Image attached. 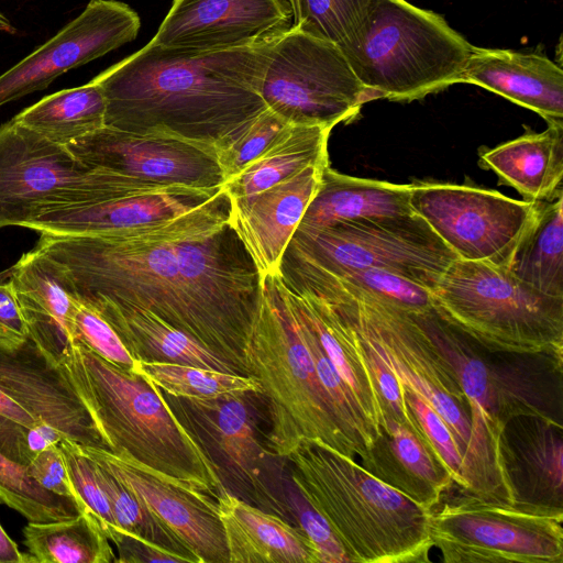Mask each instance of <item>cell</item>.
Returning <instances> with one entry per match:
<instances>
[{
  "label": "cell",
  "instance_id": "d590c367",
  "mask_svg": "<svg viewBox=\"0 0 563 563\" xmlns=\"http://www.w3.org/2000/svg\"><path fill=\"white\" fill-rule=\"evenodd\" d=\"M136 372L166 394L185 400H217L262 394L261 385L255 377L212 368L137 361Z\"/></svg>",
  "mask_w": 563,
  "mask_h": 563
},
{
  "label": "cell",
  "instance_id": "4316f807",
  "mask_svg": "<svg viewBox=\"0 0 563 563\" xmlns=\"http://www.w3.org/2000/svg\"><path fill=\"white\" fill-rule=\"evenodd\" d=\"M229 563H318L305 533L224 492L217 499Z\"/></svg>",
  "mask_w": 563,
  "mask_h": 563
},
{
  "label": "cell",
  "instance_id": "44dd1931",
  "mask_svg": "<svg viewBox=\"0 0 563 563\" xmlns=\"http://www.w3.org/2000/svg\"><path fill=\"white\" fill-rule=\"evenodd\" d=\"M328 163L245 199L231 201L230 223L252 257L261 279L279 273L283 254L312 200Z\"/></svg>",
  "mask_w": 563,
  "mask_h": 563
},
{
  "label": "cell",
  "instance_id": "681fc988",
  "mask_svg": "<svg viewBox=\"0 0 563 563\" xmlns=\"http://www.w3.org/2000/svg\"><path fill=\"white\" fill-rule=\"evenodd\" d=\"M114 545L119 554L115 562L120 563L186 562L181 555L157 544L124 536L119 537Z\"/></svg>",
  "mask_w": 563,
  "mask_h": 563
},
{
  "label": "cell",
  "instance_id": "603a6c76",
  "mask_svg": "<svg viewBox=\"0 0 563 563\" xmlns=\"http://www.w3.org/2000/svg\"><path fill=\"white\" fill-rule=\"evenodd\" d=\"M29 336L60 364L71 346V319L78 302L63 268L33 249L9 271Z\"/></svg>",
  "mask_w": 563,
  "mask_h": 563
},
{
  "label": "cell",
  "instance_id": "ee69618b",
  "mask_svg": "<svg viewBox=\"0 0 563 563\" xmlns=\"http://www.w3.org/2000/svg\"><path fill=\"white\" fill-rule=\"evenodd\" d=\"M73 343L85 346L121 369L136 372L137 361L126 350L114 329L96 309L80 300L71 319Z\"/></svg>",
  "mask_w": 563,
  "mask_h": 563
},
{
  "label": "cell",
  "instance_id": "836d02e7",
  "mask_svg": "<svg viewBox=\"0 0 563 563\" xmlns=\"http://www.w3.org/2000/svg\"><path fill=\"white\" fill-rule=\"evenodd\" d=\"M247 395L217 400H183L208 426L220 453L233 473L256 487L260 486L258 471L263 450L257 441L255 422L245 399Z\"/></svg>",
  "mask_w": 563,
  "mask_h": 563
},
{
  "label": "cell",
  "instance_id": "60d3db41",
  "mask_svg": "<svg viewBox=\"0 0 563 563\" xmlns=\"http://www.w3.org/2000/svg\"><path fill=\"white\" fill-rule=\"evenodd\" d=\"M65 460L68 476L78 503L98 522L107 538L113 543L119 528L112 515L109 499L96 473L93 461L87 456L79 443L64 438L58 443Z\"/></svg>",
  "mask_w": 563,
  "mask_h": 563
},
{
  "label": "cell",
  "instance_id": "6da1fadb",
  "mask_svg": "<svg viewBox=\"0 0 563 563\" xmlns=\"http://www.w3.org/2000/svg\"><path fill=\"white\" fill-rule=\"evenodd\" d=\"M230 214L222 188L168 220L109 235L41 233L35 249L63 268L80 300L146 309L250 376L243 350L262 279Z\"/></svg>",
  "mask_w": 563,
  "mask_h": 563
},
{
  "label": "cell",
  "instance_id": "7bdbcfd3",
  "mask_svg": "<svg viewBox=\"0 0 563 563\" xmlns=\"http://www.w3.org/2000/svg\"><path fill=\"white\" fill-rule=\"evenodd\" d=\"M406 404L415 419L419 435L446 468L459 492L465 486L462 450L442 417L418 394L402 387Z\"/></svg>",
  "mask_w": 563,
  "mask_h": 563
},
{
  "label": "cell",
  "instance_id": "7a4b0ae2",
  "mask_svg": "<svg viewBox=\"0 0 563 563\" xmlns=\"http://www.w3.org/2000/svg\"><path fill=\"white\" fill-rule=\"evenodd\" d=\"M273 42L219 51L148 42L91 79L106 126L214 148L266 109L260 89Z\"/></svg>",
  "mask_w": 563,
  "mask_h": 563
},
{
  "label": "cell",
  "instance_id": "7c38bea8",
  "mask_svg": "<svg viewBox=\"0 0 563 563\" xmlns=\"http://www.w3.org/2000/svg\"><path fill=\"white\" fill-rule=\"evenodd\" d=\"M260 92L287 123L330 129L374 100L335 44L297 26L272 43Z\"/></svg>",
  "mask_w": 563,
  "mask_h": 563
},
{
  "label": "cell",
  "instance_id": "b9f144b4",
  "mask_svg": "<svg viewBox=\"0 0 563 563\" xmlns=\"http://www.w3.org/2000/svg\"><path fill=\"white\" fill-rule=\"evenodd\" d=\"M321 268L334 277L407 311L424 313L433 310L431 294L428 289L387 271L376 268Z\"/></svg>",
  "mask_w": 563,
  "mask_h": 563
},
{
  "label": "cell",
  "instance_id": "8fae6325",
  "mask_svg": "<svg viewBox=\"0 0 563 563\" xmlns=\"http://www.w3.org/2000/svg\"><path fill=\"white\" fill-rule=\"evenodd\" d=\"M563 509L485 500L460 493L430 514L445 563H562Z\"/></svg>",
  "mask_w": 563,
  "mask_h": 563
},
{
  "label": "cell",
  "instance_id": "4fadbf2b",
  "mask_svg": "<svg viewBox=\"0 0 563 563\" xmlns=\"http://www.w3.org/2000/svg\"><path fill=\"white\" fill-rule=\"evenodd\" d=\"M323 268H376L430 292L456 260L416 213L366 218L321 228L298 225L286 247Z\"/></svg>",
  "mask_w": 563,
  "mask_h": 563
},
{
  "label": "cell",
  "instance_id": "f35d334b",
  "mask_svg": "<svg viewBox=\"0 0 563 563\" xmlns=\"http://www.w3.org/2000/svg\"><path fill=\"white\" fill-rule=\"evenodd\" d=\"M93 463L97 476L109 499L112 515L119 528L115 541L119 537L124 536L152 542L181 555L187 563H197L195 556L155 519L128 487L104 466L96 461Z\"/></svg>",
  "mask_w": 563,
  "mask_h": 563
},
{
  "label": "cell",
  "instance_id": "ba28073f",
  "mask_svg": "<svg viewBox=\"0 0 563 563\" xmlns=\"http://www.w3.org/2000/svg\"><path fill=\"white\" fill-rule=\"evenodd\" d=\"M430 294L442 321L487 350L563 355V297L505 267L456 258Z\"/></svg>",
  "mask_w": 563,
  "mask_h": 563
},
{
  "label": "cell",
  "instance_id": "f6af8a7d",
  "mask_svg": "<svg viewBox=\"0 0 563 563\" xmlns=\"http://www.w3.org/2000/svg\"><path fill=\"white\" fill-rule=\"evenodd\" d=\"M26 410L0 389V452L10 460L26 466L29 429L36 424Z\"/></svg>",
  "mask_w": 563,
  "mask_h": 563
},
{
  "label": "cell",
  "instance_id": "4dcf8cb0",
  "mask_svg": "<svg viewBox=\"0 0 563 563\" xmlns=\"http://www.w3.org/2000/svg\"><path fill=\"white\" fill-rule=\"evenodd\" d=\"M323 125L289 124L239 175L223 184L231 201L254 196L309 165L328 163V139Z\"/></svg>",
  "mask_w": 563,
  "mask_h": 563
},
{
  "label": "cell",
  "instance_id": "8992f818",
  "mask_svg": "<svg viewBox=\"0 0 563 563\" xmlns=\"http://www.w3.org/2000/svg\"><path fill=\"white\" fill-rule=\"evenodd\" d=\"M243 353L267 400L275 455L287 457L301 440H312L358 456L319 383L279 273L262 280Z\"/></svg>",
  "mask_w": 563,
  "mask_h": 563
},
{
  "label": "cell",
  "instance_id": "9a60e30c",
  "mask_svg": "<svg viewBox=\"0 0 563 563\" xmlns=\"http://www.w3.org/2000/svg\"><path fill=\"white\" fill-rule=\"evenodd\" d=\"M80 450L111 472L197 560L229 563L214 498L162 474L124 452L79 444Z\"/></svg>",
  "mask_w": 563,
  "mask_h": 563
},
{
  "label": "cell",
  "instance_id": "bcb514c9",
  "mask_svg": "<svg viewBox=\"0 0 563 563\" xmlns=\"http://www.w3.org/2000/svg\"><path fill=\"white\" fill-rule=\"evenodd\" d=\"M299 529L310 541L316 552L318 563H349L350 560L325 520L301 497L299 505L295 504Z\"/></svg>",
  "mask_w": 563,
  "mask_h": 563
},
{
  "label": "cell",
  "instance_id": "7402d4cb",
  "mask_svg": "<svg viewBox=\"0 0 563 563\" xmlns=\"http://www.w3.org/2000/svg\"><path fill=\"white\" fill-rule=\"evenodd\" d=\"M563 427L540 416L509 419L499 454L515 503L563 509Z\"/></svg>",
  "mask_w": 563,
  "mask_h": 563
},
{
  "label": "cell",
  "instance_id": "52a82bcc",
  "mask_svg": "<svg viewBox=\"0 0 563 563\" xmlns=\"http://www.w3.org/2000/svg\"><path fill=\"white\" fill-rule=\"evenodd\" d=\"M416 316L467 400L474 440L484 457L497 455L501 429L514 417L540 416L562 423L563 355L490 351L433 310Z\"/></svg>",
  "mask_w": 563,
  "mask_h": 563
},
{
  "label": "cell",
  "instance_id": "30bf717a",
  "mask_svg": "<svg viewBox=\"0 0 563 563\" xmlns=\"http://www.w3.org/2000/svg\"><path fill=\"white\" fill-rule=\"evenodd\" d=\"M153 184L86 165L13 118L0 126V230Z\"/></svg>",
  "mask_w": 563,
  "mask_h": 563
},
{
  "label": "cell",
  "instance_id": "74e56055",
  "mask_svg": "<svg viewBox=\"0 0 563 563\" xmlns=\"http://www.w3.org/2000/svg\"><path fill=\"white\" fill-rule=\"evenodd\" d=\"M0 503L31 522L75 518L82 511L71 497L53 494L32 479L23 465L0 452Z\"/></svg>",
  "mask_w": 563,
  "mask_h": 563
},
{
  "label": "cell",
  "instance_id": "e575fe53",
  "mask_svg": "<svg viewBox=\"0 0 563 563\" xmlns=\"http://www.w3.org/2000/svg\"><path fill=\"white\" fill-rule=\"evenodd\" d=\"M24 544L37 563H113L115 556L98 522L88 512L23 529Z\"/></svg>",
  "mask_w": 563,
  "mask_h": 563
},
{
  "label": "cell",
  "instance_id": "d6a6232c",
  "mask_svg": "<svg viewBox=\"0 0 563 563\" xmlns=\"http://www.w3.org/2000/svg\"><path fill=\"white\" fill-rule=\"evenodd\" d=\"M106 98L101 87L88 84L48 95L13 119L53 143H69L106 125Z\"/></svg>",
  "mask_w": 563,
  "mask_h": 563
},
{
  "label": "cell",
  "instance_id": "ab89813d",
  "mask_svg": "<svg viewBox=\"0 0 563 563\" xmlns=\"http://www.w3.org/2000/svg\"><path fill=\"white\" fill-rule=\"evenodd\" d=\"M289 125L265 109L239 131L214 146L224 183L239 175Z\"/></svg>",
  "mask_w": 563,
  "mask_h": 563
},
{
  "label": "cell",
  "instance_id": "9c48e42d",
  "mask_svg": "<svg viewBox=\"0 0 563 563\" xmlns=\"http://www.w3.org/2000/svg\"><path fill=\"white\" fill-rule=\"evenodd\" d=\"M472 46L431 10L373 0L347 60L374 99L412 101L462 82Z\"/></svg>",
  "mask_w": 563,
  "mask_h": 563
},
{
  "label": "cell",
  "instance_id": "f5cc1de1",
  "mask_svg": "<svg viewBox=\"0 0 563 563\" xmlns=\"http://www.w3.org/2000/svg\"><path fill=\"white\" fill-rule=\"evenodd\" d=\"M288 5L290 7L291 11H292V15H294V24L295 25L297 23V20H298V1L297 0H285Z\"/></svg>",
  "mask_w": 563,
  "mask_h": 563
},
{
  "label": "cell",
  "instance_id": "e0dca14e",
  "mask_svg": "<svg viewBox=\"0 0 563 563\" xmlns=\"http://www.w3.org/2000/svg\"><path fill=\"white\" fill-rule=\"evenodd\" d=\"M140 27L139 14L126 3L91 0L56 35L0 75V107L134 41Z\"/></svg>",
  "mask_w": 563,
  "mask_h": 563
},
{
  "label": "cell",
  "instance_id": "816d5d0a",
  "mask_svg": "<svg viewBox=\"0 0 563 563\" xmlns=\"http://www.w3.org/2000/svg\"><path fill=\"white\" fill-rule=\"evenodd\" d=\"M0 30L8 33H15L14 26L11 24L10 20L0 12Z\"/></svg>",
  "mask_w": 563,
  "mask_h": 563
},
{
  "label": "cell",
  "instance_id": "cb8c5ba5",
  "mask_svg": "<svg viewBox=\"0 0 563 563\" xmlns=\"http://www.w3.org/2000/svg\"><path fill=\"white\" fill-rule=\"evenodd\" d=\"M462 82L530 109L548 123L563 122V70L542 53L472 46Z\"/></svg>",
  "mask_w": 563,
  "mask_h": 563
},
{
  "label": "cell",
  "instance_id": "2e32d148",
  "mask_svg": "<svg viewBox=\"0 0 563 563\" xmlns=\"http://www.w3.org/2000/svg\"><path fill=\"white\" fill-rule=\"evenodd\" d=\"M66 147L86 165L151 183L206 189L224 184L213 147L167 135L104 125Z\"/></svg>",
  "mask_w": 563,
  "mask_h": 563
},
{
  "label": "cell",
  "instance_id": "277c9868",
  "mask_svg": "<svg viewBox=\"0 0 563 563\" xmlns=\"http://www.w3.org/2000/svg\"><path fill=\"white\" fill-rule=\"evenodd\" d=\"M287 459L298 494L325 520L350 562H430L431 510L318 441L301 440Z\"/></svg>",
  "mask_w": 563,
  "mask_h": 563
},
{
  "label": "cell",
  "instance_id": "1f68e13d",
  "mask_svg": "<svg viewBox=\"0 0 563 563\" xmlns=\"http://www.w3.org/2000/svg\"><path fill=\"white\" fill-rule=\"evenodd\" d=\"M538 291L563 297V194L538 209L506 267Z\"/></svg>",
  "mask_w": 563,
  "mask_h": 563
},
{
  "label": "cell",
  "instance_id": "7dc6e473",
  "mask_svg": "<svg viewBox=\"0 0 563 563\" xmlns=\"http://www.w3.org/2000/svg\"><path fill=\"white\" fill-rule=\"evenodd\" d=\"M25 470L27 475L46 490L59 496L71 497L78 503L58 444L40 452L25 466ZM78 505L80 506L79 503Z\"/></svg>",
  "mask_w": 563,
  "mask_h": 563
},
{
  "label": "cell",
  "instance_id": "484cf974",
  "mask_svg": "<svg viewBox=\"0 0 563 563\" xmlns=\"http://www.w3.org/2000/svg\"><path fill=\"white\" fill-rule=\"evenodd\" d=\"M80 301L109 322L135 361L177 363L243 375L231 362L146 309L103 298Z\"/></svg>",
  "mask_w": 563,
  "mask_h": 563
},
{
  "label": "cell",
  "instance_id": "f546056e",
  "mask_svg": "<svg viewBox=\"0 0 563 563\" xmlns=\"http://www.w3.org/2000/svg\"><path fill=\"white\" fill-rule=\"evenodd\" d=\"M411 186L347 176L328 164L299 225L321 228L366 218L415 213L409 203Z\"/></svg>",
  "mask_w": 563,
  "mask_h": 563
},
{
  "label": "cell",
  "instance_id": "3957f363",
  "mask_svg": "<svg viewBox=\"0 0 563 563\" xmlns=\"http://www.w3.org/2000/svg\"><path fill=\"white\" fill-rule=\"evenodd\" d=\"M279 275L287 287L308 290L327 301L401 386L442 417L464 456L465 486L460 493L497 501L474 440L467 400L416 313L345 283L288 250Z\"/></svg>",
  "mask_w": 563,
  "mask_h": 563
},
{
  "label": "cell",
  "instance_id": "ac0fdd59",
  "mask_svg": "<svg viewBox=\"0 0 563 563\" xmlns=\"http://www.w3.org/2000/svg\"><path fill=\"white\" fill-rule=\"evenodd\" d=\"M292 24L285 0H174L150 43L191 51L230 49L274 41Z\"/></svg>",
  "mask_w": 563,
  "mask_h": 563
},
{
  "label": "cell",
  "instance_id": "f907efd6",
  "mask_svg": "<svg viewBox=\"0 0 563 563\" xmlns=\"http://www.w3.org/2000/svg\"><path fill=\"white\" fill-rule=\"evenodd\" d=\"M33 558L22 553L0 523V563H29Z\"/></svg>",
  "mask_w": 563,
  "mask_h": 563
},
{
  "label": "cell",
  "instance_id": "5bb4252c",
  "mask_svg": "<svg viewBox=\"0 0 563 563\" xmlns=\"http://www.w3.org/2000/svg\"><path fill=\"white\" fill-rule=\"evenodd\" d=\"M409 203L456 258L507 267L538 201L452 184L412 185Z\"/></svg>",
  "mask_w": 563,
  "mask_h": 563
},
{
  "label": "cell",
  "instance_id": "ffe728a7",
  "mask_svg": "<svg viewBox=\"0 0 563 563\" xmlns=\"http://www.w3.org/2000/svg\"><path fill=\"white\" fill-rule=\"evenodd\" d=\"M222 188L155 184L97 202L46 211L24 228L55 235H109L178 217L203 205Z\"/></svg>",
  "mask_w": 563,
  "mask_h": 563
},
{
  "label": "cell",
  "instance_id": "c3c4849f",
  "mask_svg": "<svg viewBox=\"0 0 563 563\" xmlns=\"http://www.w3.org/2000/svg\"><path fill=\"white\" fill-rule=\"evenodd\" d=\"M27 338V328L13 285L10 279L0 283V346H15Z\"/></svg>",
  "mask_w": 563,
  "mask_h": 563
},
{
  "label": "cell",
  "instance_id": "8d00e7d4",
  "mask_svg": "<svg viewBox=\"0 0 563 563\" xmlns=\"http://www.w3.org/2000/svg\"><path fill=\"white\" fill-rule=\"evenodd\" d=\"M292 26L335 44L349 58L358 45L373 0H297Z\"/></svg>",
  "mask_w": 563,
  "mask_h": 563
},
{
  "label": "cell",
  "instance_id": "d6986e66",
  "mask_svg": "<svg viewBox=\"0 0 563 563\" xmlns=\"http://www.w3.org/2000/svg\"><path fill=\"white\" fill-rule=\"evenodd\" d=\"M0 389L65 438L106 449L63 365L46 356L30 336L19 345L0 346Z\"/></svg>",
  "mask_w": 563,
  "mask_h": 563
},
{
  "label": "cell",
  "instance_id": "83f0119b",
  "mask_svg": "<svg viewBox=\"0 0 563 563\" xmlns=\"http://www.w3.org/2000/svg\"><path fill=\"white\" fill-rule=\"evenodd\" d=\"M287 289L377 437L385 426V415L373 374L354 330L319 296L305 289Z\"/></svg>",
  "mask_w": 563,
  "mask_h": 563
},
{
  "label": "cell",
  "instance_id": "d4e9b609",
  "mask_svg": "<svg viewBox=\"0 0 563 563\" xmlns=\"http://www.w3.org/2000/svg\"><path fill=\"white\" fill-rule=\"evenodd\" d=\"M369 474L427 510L440 504L454 482L446 468L410 426L386 420L361 456Z\"/></svg>",
  "mask_w": 563,
  "mask_h": 563
},
{
  "label": "cell",
  "instance_id": "f1b7e54d",
  "mask_svg": "<svg viewBox=\"0 0 563 563\" xmlns=\"http://www.w3.org/2000/svg\"><path fill=\"white\" fill-rule=\"evenodd\" d=\"M479 163L526 200H553L563 194V122L485 151Z\"/></svg>",
  "mask_w": 563,
  "mask_h": 563
},
{
  "label": "cell",
  "instance_id": "5b68a950",
  "mask_svg": "<svg viewBox=\"0 0 563 563\" xmlns=\"http://www.w3.org/2000/svg\"><path fill=\"white\" fill-rule=\"evenodd\" d=\"M60 364L106 450L128 453L216 500L225 492L211 456L146 377L121 369L78 343Z\"/></svg>",
  "mask_w": 563,
  "mask_h": 563
}]
</instances>
